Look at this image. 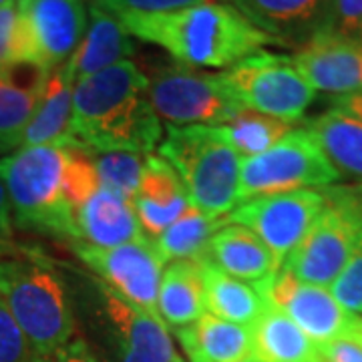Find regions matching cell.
I'll list each match as a JSON object with an SVG mask.
<instances>
[{"label":"cell","mask_w":362,"mask_h":362,"mask_svg":"<svg viewBox=\"0 0 362 362\" xmlns=\"http://www.w3.org/2000/svg\"><path fill=\"white\" fill-rule=\"evenodd\" d=\"M71 139L90 151L149 156L159 147L163 127L147 101V75L139 66L123 61L75 81Z\"/></svg>","instance_id":"cell-1"},{"label":"cell","mask_w":362,"mask_h":362,"mask_svg":"<svg viewBox=\"0 0 362 362\" xmlns=\"http://www.w3.org/2000/svg\"><path fill=\"white\" fill-rule=\"evenodd\" d=\"M131 37L169 52L180 65L230 69L264 47L280 45L246 16L220 0H206L175 13L119 18Z\"/></svg>","instance_id":"cell-2"},{"label":"cell","mask_w":362,"mask_h":362,"mask_svg":"<svg viewBox=\"0 0 362 362\" xmlns=\"http://www.w3.org/2000/svg\"><path fill=\"white\" fill-rule=\"evenodd\" d=\"M0 298L35 354L51 352L77 337L69 290L47 259H0Z\"/></svg>","instance_id":"cell-3"},{"label":"cell","mask_w":362,"mask_h":362,"mask_svg":"<svg viewBox=\"0 0 362 362\" xmlns=\"http://www.w3.org/2000/svg\"><path fill=\"white\" fill-rule=\"evenodd\" d=\"M66 149L23 147L0 157V181L21 230L75 240L73 211L65 199Z\"/></svg>","instance_id":"cell-4"},{"label":"cell","mask_w":362,"mask_h":362,"mask_svg":"<svg viewBox=\"0 0 362 362\" xmlns=\"http://www.w3.org/2000/svg\"><path fill=\"white\" fill-rule=\"evenodd\" d=\"M163 131L159 157L175 169L192 206L211 218H226L238 207L242 157L214 125H168Z\"/></svg>","instance_id":"cell-5"},{"label":"cell","mask_w":362,"mask_h":362,"mask_svg":"<svg viewBox=\"0 0 362 362\" xmlns=\"http://www.w3.org/2000/svg\"><path fill=\"white\" fill-rule=\"evenodd\" d=\"M322 189V214L282 268L306 284L330 288L362 242V183Z\"/></svg>","instance_id":"cell-6"},{"label":"cell","mask_w":362,"mask_h":362,"mask_svg":"<svg viewBox=\"0 0 362 362\" xmlns=\"http://www.w3.org/2000/svg\"><path fill=\"white\" fill-rule=\"evenodd\" d=\"M340 180L306 127L290 131L270 149L242 159L238 206L256 197L288 194L298 189H322Z\"/></svg>","instance_id":"cell-7"},{"label":"cell","mask_w":362,"mask_h":362,"mask_svg":"<svg viewBox=\"0 0 362 362\" xmlns=\"http://www.w3.org/2000/svg\"><path fill=\"white\" fill-rule=\"evenodd\" d=\"M221 77L242 109L298 123L316 97V90L302 77L286 54L258 51L242 59Z\"/></svg>","instance_id":"cell-8"},{"label":"cell","mask_w":362,"mask_h":362,"mask_svg":"<svg viewBox=\"0 0 362 362\" xmlns=\"http://www.w3.org/2000/svg\"><path fill=\"white\" fill-rule=\"evenodd\" d=\"M85 0H16L13 63L51 73L65 65L87 30Z\"/></svg>","instance_id":"cell-9"},{"label":"cell","mask_w":362,"mask_h":362,"mask_svg":"<svg viewBox=\"0 0 362 362\" xmlns=\"http://www.w3.org/2000/svg\"><path fill=\"white\" fill-rule=\"evenodd\" d=\"M147 101L169 125H223L244 111L221 73H204L180 63L147 77Z\"/></svg>","instance_id":"cell-10"},{"label":"cell","mask_w":362,"mask_h":362,"mask_svg":"<svg viewBox=\"0 0 362 362\" xmlns=\"http://www.w3.org/2000/svg\"><path fill=\"white\" fill-rule=\"evenodd\" d=\"M93 308L115 362H183L159 314L143 310L93 280Z\"/></svg>","instance_id":"cell-11"},{"label":"cell","mask_w":362,"mask_h":362,"mask_svg":"<svg viewBox=\"0 0 362 362\" xmlns=\"http://www.w3.org/2000/svg\"><path fill=\"white\" fill-rule=\"evenodd\" d=\"M254 286L268 306L284 312L318 346L361 334L362 316L342 308L328 288L306 284L286 268L276 270Z\"/></svg>","instance_id":"cell-12"},{"label":"cell","mask_w":362,"mask_h":362,"mask_svg":"<svg viewBox=\"0 0 362 362\" xmlns=\"http://www.w3.org/2000/svg\"><path fill=\"white\" fill-rule=\"evenodd\" d=\"M326 206L324 189H298L288 194L256 197L226 216V223H238L258 235L268 246L278 268L310 232Z\"/></svg>","instance_id":"cell-13"},{"label":"cell","mask_w":362,"mask_h":362,"mask_svg":"<svg viewBox=\"0 0 362 362\" xmlns=\"http://www.w3.org/2000/svg\"><path fill=\"white\" fill-rule=\"evenodd\" d=\"M78 259L99 276V280L119 296L143 310L157 314L159 282L163 259L149 238L113 247H93L75 244Z\"/></svg>","instance_id":"cell-14"},{"label":"cell","mask_w":362,"mask_h":362,"mask_svg":"<svg viewBox=\"0 0 362 362\" xmlns=\"http://www.w3.org/2000/svg\"><path fill=\"white\" fill-rule=\"evenodd\" d=\"M314 90L334 97L362 93V40L318 33L290 54Z\"/></svg>","instance_id":"cell-15"},{"label":"cell","mask_w":362,"mask_h":362,"mask_svg":"<svg viewBox=\"0 0 362 362\" xmlns=\"http://www.w3.org/2000/svg\"><path fill=\"white\" fill-rule=\"evenodd\" d=\"M280 45H298L322 33L332 0H220Z\"/></svg>","instance_id":"cell-16"},{"label":"cell","mask_w":362,"mask_h":362,"mask_svg":"<svg viewBox=\"0 0 362 362\" xmlns=\"http://www.w3.org/2000/svg\"><path fill=\"white\" fill-rule=\"evenodd\" d=\"M131 204L141 223L143 233L149 240L165 232L192 206L185 185L175 169L153 153L145 157L141 185Z\"/></svg>","instance_id":"cell-17"},{"label":"cell","mask_w":362,"mask_h":362,"mask_svg":"<svg viewBox=\"0 0 362 362\" xmlns=\"http://www.w3.org/2000/svg\"><path fill=\"white\" fill-rule=\"evenodd\" d=\"M145 238L133 204L105 187H99L75 211V244L113 247Z\"/></svg>","instance_id":"cell-18"},{"label":"cell","mask_w":362,"mask_h":362,"mask_svg":"<svg viewBox=\"0 0 362 362\" xmlns=\"http://www.w3.org/2000/svg\"><path fill=\"white\" fill-rule=\"evenodd\" d=\"M133 52V37L127 33L123 23L115 14L90 4L87 30L75 52L69 57L66 65L73 73V78L78 81L117 63L129 61Z\"/></svg>","instance_id":"cell-19"},{"label":"cell","mask_w":362,"mask_h":362,"mask_svg":"<svg viewBox=\"0 0 362 362\" xmlns=\"http://www.w3.org/2000/svg\"><path fill=\"white\" fill-rule=\"evenodd\" d=\"M173 332L189 362H244L252 358L250 326L221 320L209 312Z\"/></svg>","instance_id":"cell-20"},{"label":"cell","mask_w":362,"mask_h":362,"mask_svg":"<svg viewBox=\"0 0 362 362\" xmlns=\"http://www.w3.org/2000/svg\"><path fill=\"white\" fill-rule=\"evenodd\" d=\"M206 262L242 282H262L278 268L268 246L252 230L226 223L209 240Z\"/></svg>","instance_id":"cell-21"},{"label":"cell","mask_w":362,"mask_h":362,"mask_svg":"<svg viewBox=\"0 0 362 362\" xmlns=\"http://www.w3.org/2000/svg\"><path fill=\"white\" fill-rule=\"evenodd\" d=\"M73 85L75 78L69 65L57 66L47 78L35 115L21 135V147L59 145L65 147L71 139V117H73Z\"/></svg>","instance_id":"cell-22"},{"label":"cell","mask_w":362,"mask_h":362,"mask_svg":"<svg viewBox=\"0 0 362 362\" xmlns=\"http://www.w3.org/2000/svg\"><path fill=\"white\" fill-rule=\"evenodd\" d=\"M250 334L254 362H324L320 346L274 306L250 326Z\"/></svg>","instance_id":"cell-23"},{"label":"cell","mask_w":362,"mask_h":362,"mask_svg":"<svg viewBox=\"0 0 362 362\" xmlns=\"http://www.w3.org/2000/svg\"><path fill=\"white\" fill-rule=\"evenodd\" d=\"M204 268L194 259L169 262L161 274L157 314L169 328L177 330L206 314Z\"/></svg>","instance_id":"cell-24"},{"label":"cell","mask_w":362,"mask_h":362,"mask_svg":"<svg viewBox=\"0 0 362 362\" xmlns=\"http://www.w3.org/2000/svg\"><path fill=\"white\" fill-rule=\"evenodd\" d=\"M23 65L0 69V153H13L21 147V135L35 115L47 78L39 73L28 81L18 77Z\"/></svg>","instance_id":"cell-25"},{"label":"cell","mask_w":362,"mask_h":362,"mask_svg":"<svg viewBox=\"0 0 362 362\" xmlns=\"http://www.w3.org/2000/svg\"><path fill=\"white\" fill-rule=\"evenodd\" d=\"M306 129L340 177L349 175L362 183V123L358 119L334 107L308 121Z\"/></svg>","instance_id":"cell-26"},{"label":"cell","mask_w":362,"mask_h":362,"mask_svg":"<svg viewBox=\"0 0 362 362\" xmlns=\"http://www.w3.org/2000/svg\"><path fill=\"white\" fill-rule=\"evenodd\" d=\"M204 290L206 310L221 320L242 326H252L268 308L266 300L259 296L256 286H250L218 266L204 262Z\"/></svg>","instance_id":"cell-27"},{"label":"cell","mask_w":362,"mask_h":362,"mask_svg":"<svg viewBox=\"0 0 362 362\" xmlns=\"http://www.w3.org/2000/svg\"><path fill=\"white\" fill-rule=\"evenodd\" d=\"M223 226L226 218H211L202 209L189 206L180 220L173 221L165 232L159 233L151 242L163 264L177 259H194L204 264L209 240Z\"/></svg>","instance_id":"cell-28"},{"label":"cell","mask_w":362,"mask_h":362,"mask_svg":"<svg viewBox=\"0 0 362 362\" xmlns=\"http://www.w3.org/2000/svg\"><path fill=\"white\" fill-rule=\"evenodd\" d=\"M223 141L242 159L259 156L296 127L282 119L244 109L223 125H214Z\"/></svg>","instance_id":"cell-29"},{"label":"cell","mask_w":362,"mask_h":362,"mask_svg":"<svg viewBox=\"0 0 362 362\" xmlns=\"http://www.w3.org/2000/svg\"><path fill=\"white\" fill-rule=\"evenodd\" d=\"M87 151L90 153L93 165L97 169L101 187L131 202L139 192L147 156L125 151V149H105V151L87 149Z\"/></svg>","instance_id":"cell-30"},{"label":"cell","mask_w":362,"mask_h":362,"mask_svg":"<svg viewBox=\"0 0 362 362\" xmlns=\"http://www.w3.org/2000/svg\"><path fill=\"white\" fill-rule=\"evenodd\" d=\"M330 294L337 302L356 316H362V242L354 250L349 264L330 286Z\"/></svg>","instance_id":"cell-31"},{"label":"cell","mask_w":362,"mask_h":362,"mask_svg":"<svg viewBox=\"0 0 362 362\" xmlns=\"http://www.w3.org/2000/svg\"><path fill=\"white\" fill-rule=\"evenodd\" d=\"M35 350L0 298V362H33Z\"/></svg>","instance_id":"cell-32"},{"label":"cell","mask_w":362,"mask_h":362,"mask_svg":"<svg viewBox=\"0 0 362 362\" xmlns=\"http://www.w3.org/2000/svg\"><path fill=\"white\" fill-rule=\"evenodd\" d=\"M199 2H206V0H93L95 6L115 14L117 18L139 16V14L175 13Z\"/></svg>","instance_id":"cell-33"},{"label":"cell","mask_w":362,"mask_h":362,"mask_svg":"<svg viewBox=\"0 0 362 362\" xmlns=\"http://www.w3.org/2000/svg\"><path fill=\"white\" fill-rule=\"evenodd\" d=\"M322 33L362 40V0H332Z\"/></svg>","instance_id":"cell-34"},{"label":"cell","mask_w":362,"mask_h":362,"mask_svg":"<svg viewBox=\"0 0 362 362\" xmlns=\"http://www.w3.org/2000/svg\"><path fill=\"white\" fill-rule=\"evenodd\" d=\"M33 362H105L101 361L95 350L87 344V340L81 337L71 338L66 344L59 349L45 352V354H35Z\"/></svg>","instance_id":"cell-35"},{"label":"cell","mask_w":362,"mask_h":362,"mask_svg":"<svg viewBox=\"0 0 362 362\" xmlns=\"http://www.w3.org/2000/svg\"><path fill=\"white\" fill-rule=\"evenodd\" d=\"M14 28H16V0H4L0 4V69L14 66Z\"/></svg>","instance_id":"cell-36"},{"label":"cell","mask_w":362,"mask_h":362,"mask_svg":"<svg viewBox=\"0 0 362 362\" xmlns=\"http://www.w3.org/2000/svg\"><path fill=\"white\" fill-rule=\"evenodd\" d=\"M320 350L328 362H362L361 337L338 338L320 346Z\"/></svg>","instance_id":"cell-37"},{"label":"cell","mask_w":362,"mask_h":362,"mask_svg":"<svg viewBox=\"0 0 362 362\" xmlns=\"http://www.w3.org/2000/svg\"><path fill=\"white\" fill-rule=\"evenodd\" d=\"M13 238V209L4 189V183L0 181V252H4Z\"/></svg>","instance_id":"cell-38"},{"label":"cell","mask_w":362,"mask_h":362,"mask_svg":"<svg viewBox=\"0 0 362 362\" xmlns=\"http://www.w3.org/2000/svg\"><path fill=\"white\" fill-rule=\"evenodd\" d=\"M334 107L349 113L362 123V93L356 95H344V97H334Z\"/></svg>","instance_id":"cell-39"},{"label":"cell","mask_w":362,"mask_h":362,"mask_svg":"<svg viewBox=\"0 0 362 362\" xmlns=\"http://www.w3.org/2000/svg\"><path fill=\"white\" fill-rule=\"evenodd\" d=\"M244 362H254V361H252V358H247V361H244Z\"/></svg>","instance_id":"cell-40"},{"label":"cell","mask_w":362,"mask_h":362,"mask_svg":"<svg viewBox=\"0 0 362 362\" xmlns=\"http://www.w3.org/2000/svg\"><path fill=\"white\" fill-rule=\"evenodd\" d=\"M358 337H361V340H362V330H361V334H358Z\"/></svg>","instance_id":"cell-41"},{"label":"cell","mask_w":362,"mask_h":362,"mask_svg":"<svg viewBox=\"0 0 362 362\" xmlns=\"http://www.w3.org/2000/svg\"><path fill=\"white\" fill-rule=\"evenodd\" d=\"M2 2H4V0H0V4H2Z\"/></svg>","instance_id":"cell-42"}]
</instances>
